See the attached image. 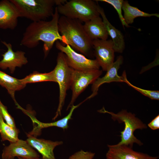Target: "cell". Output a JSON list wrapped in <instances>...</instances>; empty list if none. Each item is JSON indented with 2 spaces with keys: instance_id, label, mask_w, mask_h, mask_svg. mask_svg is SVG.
<instances>
[{
  "instance_id": "6da1fadb",
  "label": "cell",
  "mask_w": 159,
  "mask_h": 159,
  "mask_svg": "<svg viewBox=\"0 0 159 159\" xmlns=\"http://www.w3.org/2000/svg\"><path fill=\"white\" fill-rule=\"evenodd\" d=\"M59 17L56 7L51 20L33 21L26 27L23 34L20 45L32 48L37 47L40 41H42L44 43V56L46 57L55 42L58 40L63 42V38L58 30Z\"/></svg>"
},
{
  "instance_id": "7a4b0ae2",
  "label": "cell",
  "mask_w": 159,
  "mask_h": 159,
  "mask_svg": "<svg viewBox=\"0 0 159 159\" xmlns=\"http://www.w3.org/2000/svg\"><path fill=\"white\" fill-rule=\"evenodd\" d=\"M62 43L68 44L82 53L88 55L93 49L92 41L86 33L81 22L62 16L58 23Z\"/></svg>"
},
{
  "instance_id": "3957f363",
  "label": "cell",
  "mask_w": 159,
  "mask_h": 159,
  "mask_svg": "<svg viewBox=\"0 0 159 159\" xmlns=\"http://www.w3.org/2000/svg\"><path fill=\"white\" fill-rule=\"evenodd\" d=\"M101 113H107L111 116V118L119 122H124L125 128L120 132L121 140L117 145H125L132 148L133 144L136 143L140 146L143 144L134 135V132L137 129L142 130L147 128V125L135 115L126 110H122L117 113H115L105 110L104 107L98 110Z\"/></svg>"
},
{
  "instance_id": "277c9868",
  "label": "cell",
  "mask_w": 159,
  "mask_h": 159,
  "mask_svg": "<svg viewBox=\"0 0 159 159\" xmlns=\"http://www.w3.org/2000/svg\"><path fill=\"white\" fill-rule=\"evenodd\" d=\"M96 2L91 0H70L56 7L62 16L85 23L100 16Z\"/></svg>"
},
{
  "instance_id": "5b68a950",
  "label": "cell",
  "mask_w": 159,
  "mask_h": 159,
  "mask_svg": "<svg viewBox=\"0 0 159 159\" xmlns=\"http://www.w3.org/2000/svg\"><path fill=\"white\" fill-rule=\"evenodd\" d=\"M18 10L21 17L33 21L45 20L52 16L57 0H10Z\"/></svg>"
},
{
  "instance_id": "8992f818",
  "label": "cell",
  "mask_w": 159,
  "mask_h": 159,
  "mask_svg": "<svg viewBox=\"0 0 159 159\" xmlns=\"http://www.w3.org/2000/svg\"><path fill=\"white\" fill-rule=\"evenodd\" d=\"M57 64L53 70L56 81L59 89V103L55 116V120L61 115V111L64 104L67 90L71 87L73 69L68 64L65 54L60 52L58 53Z\"/></svg>"
},
{
  "instance_id": "52a82bcc",
  "label": "cell",
  "mask_w": 159,
  "mask_h": 159,
  "mask_svg": "<svg viewBox=\"0 0 159 159\" xmlns=\"http://www.w3.org/2000/svg\"><path fill=\"white\" fill-rule=\"evenodd\" d=\"M55 46L65 54L68 64L73 69L84 71L99 69L100 67L96 59L87 58L77 52L69 45H63L58 40L56 42Z\"/></svg>"
},
{
  "instance_id": "ba28073f",
  "label": "cell",
  "mask_w": 159,
  "mask_h": 159,
  "mask_svg": "<svg viewBox=\"0 0 159 159\" xmlns=\"http://www.w3.org/2000/svg\"><path fill=\"white\" fill-rule=\"evenodd\" d=\"M102 73L100 69L84 71L73 69L71 87L72 95L67 110L74 105L79 95L90 84H92Z\"/></svg>"
},
{
  "instance_id": "9c48e42d",
  "label": "cell",
  "mask_w": 159,
  "mask_h": 159,
  "mask_svg": "<svg viewBox=\"0 0 159 159\" xmlns=\"http://www.w3.org/2000/svg\"><path fill=\"white\" fill-rule=\"evenodd\" d=\"M96 59L103 70L107 71L114 63L115 51L111 39H97L92 41Z\"/></svg>"
},
{
  "instance_id": "30bf717a",
  "label": "cell",
  "mask_w": 159,
  "mask_h": 159,
  "mask_svg": "<svg viewBox=\"0 0 159 159\" xmlns=\"http://www.w3.org/2000/svg\"><path fill=\"white\" fill-rule=\"evenodd\" d=\"M2 159L14 158L15 157L25 158H39L37 153L26 141L19 139L15 142L4 148L2 154Z\"/></svg>"
},
{
  "instance_id": "8fae6325",
  "label": "cell",
  "mask_w": 159,
  "mask_h": 159,
  "mask_svg": "<svg viewBox=\"0 0 159 159\" xmlns=\"http://www.w3.org/2000/svg\"><path fill=\"white\" fill-rule=\"evenodd\" d=\"M1 42L7 47V50L2 55V59L0 60V69L6 70L8 68L10 73H13L16 67H21L28 62L25 57V53L21 51L14 52L11 44L6 42Z\"/></svg>"
},
{
  "instance_id": "7c38bea8",
  "label": "cell",
  "mask_w": 159,
  "mask_h": 159,
  "mask_svg": "<svg viewBox=\"0 0 159 159\" xmlns=\"http://www.w3.org/2000/svg\"><path fill=\"white\" fill-rule=\"evenodd\" d=\"M85 101L84 100L75 105H73L70 107V111L67 115L62 118L53 122L44 123L41 122L36 118L32 111H27L26 115L30 117L32 122L33 125L32 130L28 134L37 137L41 134L42 130L43 128L55 127L61 128L64 130L67 129L69 127V121L72 119V116L74 110Z\"/></svg>"
},
{
  "instance_id": "4fadbf2b",
  "label": "cell",
  "mask_w": 159,
  "mask_h": 159,
  "mask_svg": "<svg viewBox=\"0 0 159 159\" xmlns=\"http://www.w3.org/2000/svg\"><path fill=\"white\" fill-rule=\"evenodd\" d=\"M21 17L15 5L10 0L0 1V28L14 30L18 24V19Z\"/></svg>"
},
{
  "instance_id": "5bb4252c",
  "label": "cell",
  "mask_w": 159,
  "mask_h": 159,
  "mask_svg": "<svg viewBox=\"0 0 159 159\" xmlns=\"http://www.w3.org/2000/svg\"><path fill=\"white\" fill-rule=\"evenodd\" d=\"M106 159H158V156H152L134 150L132 147L125 145H108Z\"/></svg>"
},
{
  "instance_id": "9a60e30c",
  "label": "cell",
  "mask_w": 159,
  "mask_h": 159,
  "mask_svg": "<svg viewBox=\"0 0 159 159\" xmlns=\"http://www.w3.org/2000/svg\"><path fill=\"white\" fill-rule=\"evenodd\" d=\"M123 59L121 55L118 56L115 61L106 71V74L102 77L98 78L92 84V93L85 100H87L96 95L99 87L105 83L112 82H123L122 76H119L118 71L123 63Z\"/></svg>"
},
{
  "instance_id": "2e32d148",
  "label": "cell",
  "mask_w": 159,
  "mask_h": 159,
  "mask_svg": "<svg viewBox=\"0 0 159 159\" xmlns=\"http://www.w3.org/2000/svg\"><path fill=\"white\" fill-rule=\"evenodd\" d=\"M26 141L33 148L36 149L42 155V159H56L54 153V148L62 145V141H53L39 139L27 134Z\"/></svg>"
},
{
  "instance_id": "e0dca14e",
  "label": "cell",
  "mask_w": 159,
  "mask_h": 159,
  "mask_svg": "<svg viewBox=\"0 0 159 159\" xmlns=\"http://www.w3.org/2000/svg\"><path fill=\"white\" fill-rule=\"evenodd\" d=\"M83 26L86 33L92 41L97 39H107L109 35L102 19L100 16L85 22Z\"/></svg>"
},
{
  "instance_id": "ac0fdd59",
  "label": "cell",
  "mask_w": 159,
  "mask_h": 159,
  "mask_svg": "<svg viewBox=\"0 0 159 159\" xmlns=\"http://www.w3.org/2000/svg\"><path fill=\"white\" fill-rule=\"evenodd\" d=\"M97 10L101 16L109 36L111 38L114 45L115 52L122 53L125 48V44L124 36L121 32L115 28L109 21L103 9L98 4Z\"/></svg>"
},
{
  "instance_id": "d6986e66",
  "label": "cell",
  "mask_w": 159,
  "mask_h": 159,
  "mask_svg": "<svg viewBox=\"0 0 159 159\" xmlns=\"http://www.w3.org/2000/svg\"><path fill=\"white\" fill-rule=\"evenodd\" d=\"M26 85L22 82L21 79L11 77L0 70V85L7 90L15 104L17 103L15 97V92L23 89Z\"/></svg>"
},
{
  "instance_id": "ffe728a7",
  "label": "cell",
  "mask_w": 159,
  "mask_h": 159,
  "mask_svg": "<svg viewBox=\"0 0 159 159\" xmlns=\"http://www.w3.org/2000/svg\"><path fill=\"white\" fill-rule=\"evenodd\" d=\"M122 9L124 12L123 16L125 21L128 25L132 24L134 19L138 17H150L154 16L159 17V14H149L143 11L137 7L130 5L128 1L126 0H123Z\"/></svg>"
},
{
  "instance_id": "44dd1931",
  "label": "cell",
  "mask_w": 159,
  "mask_h": 159,
  "mask_svg": "<svg viewBox=\"0 0 159 159\" xmlns=\"http://www.w3.org/2000/svg\"><path fill=\"white\" fill-rule=\"evenodd\" d=\"M19 130L12 127L4 121L0 113V134L1 140H6L10 143L14 142L18 140Z\"/></svg>"
},
{
  "instance_id": "7402d4cb",
  "label": "cell",
  "mask_w": 159,
  "mask_h": 159,
  "mask_svg": "<svg viewBox=\"0 0 159 159\" xmlns=\"http://www.w3.org/2000/svg\"><path fill=\"white\" fill-rule=\"evenodd\" d=\"M21 80L23 83L26 85L29 83L46 81L56 82L53 70L50 72L44 73L34 71Z\"/></svg>"
},
{
  "instance_id": "603a6c76",
  "label": "cell",
  "mask_w": 159,
  "mask_h": 159,
  "mask_svg": "<svg viewBox=\"0 0 159 159\" xmlns=\"http://www.w3.org/2000/svg\"><path fill=\"white\" fill-rule=\"evenodd\" d=\"M122 76L124 82L126 83L129 86L151 99L159 100V91H158L145 90L137 87L132 85L127 80L125 71H123Z\"/></svg>"
},
{
  "instance_id": "cb8c5ba5",
  "label": "cell",
  "mask_w": 159,
  "mask_h": 159,
  "mask_svg": "<svg viewBox=\"0 0 159 159\" xmlns=\"http://www.w3.org/2000/svg\"><path fill=\"white\" fill-rule=\"evenodd\" d=\"M95 1L97 2L100 1L105 2L112 6L116 10L123 27L124 28L125 26L126 27L130 26L125 22L122 14V7L123 0H98Z\"/></svg>"
},
{
  "instance_id": "d4e9b609",
  "label": "cell",
  "mask_w": 159,
  "mask_h": 159,
  "mask_svg": "<svg viewBox=\"0 0 159 159\" xmlns=\"http://www.w3.org/2000/svg\"><path fill=\"white\" fill-rule=\"evenodd\" d=\"M0 113L5 122L13 128H16L14 119L9 113L7 107L4 105L0 99Z\"/></svg>"
},
{
  "instance_id": "484cf974",
  "label": "cell",
  "mask_w": 159,
  "mask_h": 159,
  "mask_svg": "<svg viewBox=\"0 0 159 159\" xmlns=\"http://www.w3.org/2000/svg\"><path fill=\"white\" fill-rule=\"evenodd\" d=\"M95 155V153L82 150L71 155L68 159H93Z\"/></svg>"
},
{
  "instance_id": "4316f807",
  "label": "cell",
  "mask_w": 159,
  "mask_h": 159,
  "mask_svg": "<svg viewBox=\"0 0 159 159\" xmlns=\"http://www.w3.org/2000/svg\"><path fill=\"white\" fill-rule=\"evenodd\" d=\"M148 126L153 130L159 128V116L158 115L148 124Z\"/></svg>"
},
{
  "instance_id": "83f0119b",
  "label": "cell",
  "mask_w": 159,
  "mask_h": 159,
  "mask_svg": "<svg viewBox=\"0 0 159 159\" xmlns=\"http://www.w3.org/2000/svg\"><path fill=\"white\" fill-rule=\"evenodd\" d=\"M18 159H42V158H39V157L37 158H23L20 157H18Z\"/></svg>"
},
{
  "instance_id": "f1b7e54d",
  "label": "cell",
  "mask_w": 159,
  "mask_h": 159,
  "mask_svg": "<svg viewBox=\"0 0 159 159\" xmlns=\"http://www.w3.org/2000/svg\"><path fill=\"white\" fill-rule=\"evenodd\" d=\"M14 159V158H11V159Z\"/></svg>"
}]
</instances>
